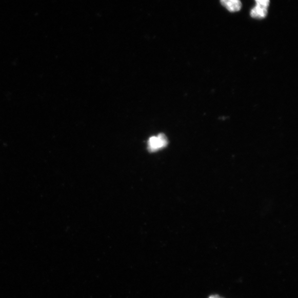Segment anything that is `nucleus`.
Returning <instances> with one entry per match:
<instances>
[{"label":"nucleus","mask_w":298,"mask_h":298,"mask_svg":"<svg viewBox=\"0 0 298 298\" xmlns=\"http://www.w3.org/2000/svg\"><path fill=\"white\" fill-rule=\"evenodd\" d=\"M256 5L251 10L250 15L253 18L263 19L267 16L268 7L270 0H255Z\"/></svg>","instance_id":"obj_1"},{"label":"nucleus","mask_w":298,"mask_h":298,"mask_svg":"<svg viewBox=\"0 0 298 298\" xmlns=\"http://www.w3.org/2000/svg\"><path fill=\"white\" fill-rule=\"evenodd\" d=\"M168 144V141L166 136L161 134L150 138L148 142V148L150 152H155L164 148Z\"/></svg>","instance_id":"obj_2"},{"label":"nucleus","mask_w":298,"mask_h":298,"mask_svg":"<svg viewBox=\"0 0 298 298\" xmlns=\"http://www.w3.org/2000/svg\"><path fill=\"white\" fill-rule=\"evenodd\" d=\"M222 5L231 12L241 10L242 4L241 0H221Z\"/></svg>","instance_id":"obj_3"},{"label":"nucleus","mask_w":298,"mask_h":298,"mask_svg":"<svg viewBox=\"0 0 298 298\" xmlns=\"http://www.w3.org/2000/svg\"><path fill=\"white\" fill-rule=\"evenodd\" d=\"M209 298H221L220 296H210Z\"/></svg>","instance_id":"obj_4"}]
</instances>
